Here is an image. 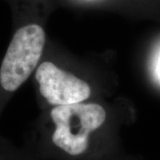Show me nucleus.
<instances>
[{"label":"nucleus","mask_w":160,"mask_h":160,"mask_svg":"<svg viewBox=\"0 0 160 160\" xmlns=\"http://www.w3.org/2000/svg\"><path fill=\"white\" fill-rule=\"evenodd\" d=\"M54 129L50 136L52 146L69 158L78 159L88 155L92 135L106 121V111L97 103H73L52 109Z\"/></svg>","instance_id":"1"},{"label":"nucleus","mask_w":160,"mask_h":160,"mask_svg":"<svg viewBox=\"0 0 160 160\" xmlns=\"http://www.w3.org/2000/svg\"><path fill=\"white\" fill-rule=\"evenodd\" d=\"M156 72H157V75H158V78L160 79V54L159 57H158V63H157V69H156Z\"/></svg>","instance_id":"4"},{"label":"nucleus","mask_w":160,"mask_h":160,"mask_svg":"<svg viewBox=\"0 0 160 160\" xmlns=\"http://www.w3.org/2000/svg\"><path fill=\"white\" fill-rule=\"evenodd\" d=\"M46 34L38 24L22 27L13 35L0 68V85L16 91L34 70L42 55Z\"/></svg>","instance_id":"2"},{"label":"nucleus","mask_w":160,"mask_h":160,"mask_svg":"<svg viewBox=\"0 0 160 160\" xmlns=\"http://www.w3.org/2000/svg\"><path fill=\"white\" fill-rule=\"evenodd\" d=\"M36 79L41 94L52 105L82 102L91 94V88L86 82L49 62L40 64Z\"/></svg>","instance_id":"3"}]
</instances>
